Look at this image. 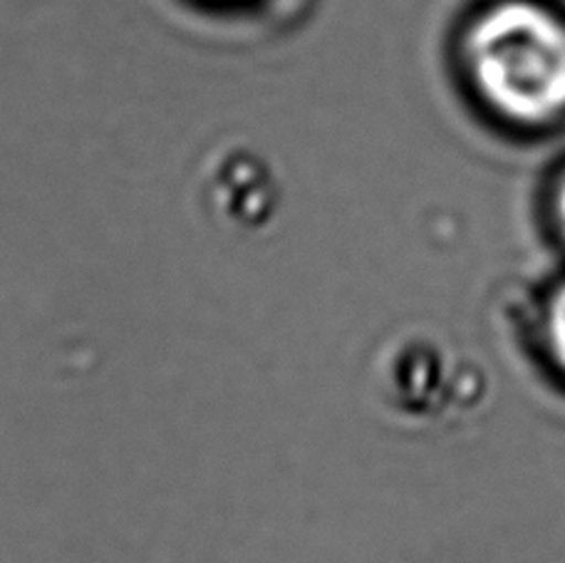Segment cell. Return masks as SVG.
Here are the masks:
<instances>
[{
  "label": "cell",
  "mask_w": 565,
  "mask_h": 563,
  "mask_svg": "<svg viewBox=\"0 0 565 563\" xmlns=\"http://www.w3.org/2000/svg\"><path fill=\"white\" fill-rule=\"evenodd\" d=\"M451 73L483 127L513 142L565 132L563 0H477L449 45Z\"/></svg>",
  "instance_id": "cell-1"
},
{
  "label": "cell",
  "mask_w": 565,
  "mask_h": 563,
  "mask_svg": "<svg viewBox=\"0 0 565 563\" xmlns=\"http://www.w3.org/2000/svg\"><path fill=\"white\" fill-rule=\"evenodd\" d=\"M543 343L553 363L565 375V280L553 290L543 308Z\"/></svg>",
  "instance_id": "cell-2"
},
{
  "label": "cell",
  "mask_w": 565,
  "mask_h": 563,
  "mask_svg": "<svg viewBox=\"0 0 565 563\" xmlns=\"http://www.w3.org/2000/svg\"><path fill=\"white\" fill-rule=\"evenodd\" d=\"M546 214L561 244L565 246V159L553 169L546 187Z\"/></svg>",
  "instance_id": "cell-3"
}]
</instances>
